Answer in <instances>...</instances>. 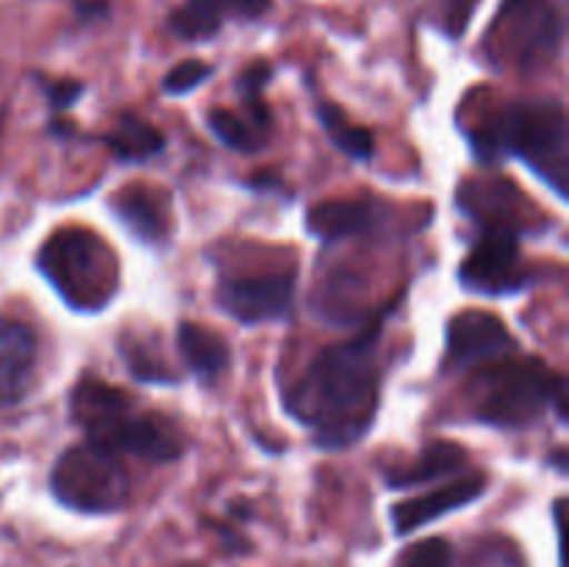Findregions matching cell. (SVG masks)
I'll return each mask as SVG.
<instances>
[{
  "instance_id": "cell-6",
  "label": "cell",
  "mask_w": 569,
  "mask_h": 567,
  "mask_svg": "<svg viewBox=\"0 0 569 567\" xmlns=\"http://www.w3.org/2000/svg\"><path fill=\"white\" fill-rule=\"evenodd\" d=\"M50 489L67 509L81 515H111L128 500V472L109 450L92 442L72 445L56 459Z\"/></svg>"
},
{
  "instance_id": "cell-5",
  "label": "cell",
  "mask_w": 569,
  "mask_h": 567,
  "mask_svg": "<svg viewBox=\"0 0 569 567\" xmlns=\"http://www.w3.org/2000/svg\"><path fill=\"white\" fill-rule=\"evenodd\" d=\"M37 267L70 309H106L120 287L117 256L89 228H61L37 256Z\"/></svg>"
},
{
  "instance_id": "cell-17",
  "label": "cell",
  "mask_w": 569,
  "mask_h": 567,
  "mask_svg": "<svg viewBox=\"0 0 569 567\" xmlns=\"http://www.w3.org/2000/svg\"><path fill=\"white\" fill-rule=\"evenodd\" d=\"M178 350H181L189 370L198 378H206V381L226 372V367L231 365L226 339L200 326V322H181V328H178Z\"/></svg>"
},
{
  "instance_id": "cell-1",
  "label": "cell",
  "mask_w": 569,
  "mask_h": 567,
  "mask_svg": "<svg viewBox=\"0 0 569 567\" xmlns=\"http://www.w3.org/2000/svg\"><path fill=\"white\" fill-rule=\"evenodd\" d=\"M378 334L381 328L372 326L326 348L289 389V415L315 434L320 448L342 450L370 431L381 387Z\"/></svg>"
},
{
  "instance_id": "cell-21",
  "label": "cell",
  "mask_w": 569,
  "mask_h": 567,
  "mask_svg": "<svg viewBox=\"0 0 569 567\" xmlns=\"http://www.w3.org/2000/svg\"><path fill=\"white\" fill-rule=\"evenodd\" d=\"M120 356L128 365V370H131L139 381H150V384L176 381V378H172V370L167 367V361L161 359L159 350L150 348L148 339H137L128 334V337L120 339Z\"/></svg>"
},
{
  "instance_id": "cell-22",
  "label": "cell",
  "mask_w": 569,
  "mask_h": 567,
  "mask_svg": "<svg viewBox=\"0 0 569 567\" xmlns=\"http://www.w3.org/2000/svg\"><path fill=\"white\" fill-rule=\"evenodd\" d=\"M209 128L222 145H228L233 150H242V153H253V150H259L267 142L264 133L256 131L244 117H239L231 109H222V106L209 111Z\"/></svg>"
},
{
  "instance_id": "cell-26",
  "label": "cell",
  "mask_w": 569,
  "mask_h": 567,
  "mask_svg": "<svg viewBox=\"0 0 569 567\" xmlns=\"http://www.w3.org/2000/svg\"><path fill=\"white\" fill-rule=\"evenodd\" d=\"M478 0H439V28L450 37H461Z\"/></svg>"
},
{
  "instance_id": "cell-7",
  "label": "cell",
  "mask_w": 569,
  "mask_h": 567,
  "mask_svg": "<svg viewBox=\"0 0 569 567\" xmlns=\"http://www.w3.org/2000/svg\"><path fill=\"white\" fill-rule=\"evenodd\" d=\"M565 20L553 0H503L489 26L487 53L500 64L537 67L559 50Z\"/></svg>"
},
{
  "instance_id": "cell-4",
  "label": "cell",
  "mask_w": 569,
  "mask_h": 567,
  "mask_svg": "<svg viewBox=\"0 0 569 567\" xmlns=\"http://www.w3.org/2000/svg\"><path fill=\"white\" fill-rule=\"evenodd\" d=\"M478 420L498 428H526L553 406L567 422V381L539 359H498L478 367L470 384Z\"/></svg>"
},
{
  "instance_id": "cell-28",
  "label": "cell",
  "mask_w": 569,
  "mask_h": 567,
  "mask_svg": "<svg viewBox=\"0 0 569 567\" xmlns=\"http://www.w3.org/2000/svg\"><path fill=\"white\" fill-rule=\"evenodd\" d=\"M76 3V11L83 17V20H100V17L109 14V3L106 0H72Z\"/></svg>"
},
{
  "instance_id": "cell-3",
  "label": "cell",
  "mask_w": 569,
  "mask_h": 567,
  "mask_svg": "<svg viewBox=\"0 0 569 567\" xmlns=\"http://www.w3.org/2000/svg\"><path fill=\"white\" fill-rule=\"evenodd\" d=\"M478 159L492 161L500 153H515L526 161L542 181L556 189L559 198L569 192V142L567 115L559 100H528L500 111L498 117L470 128Z\"/></svg>"
},
{
  "instance_id": "cell-9",
  "label": "cell",
  "mask_w": 569,
  "mask_h": 567,
  "mask_svg": "<svg viewBox=\"0 0 569 567\" xmlns=\"http://www.w3.org/2000/svg\"><path fill=\"white\" fill-rule=\"evenodd\" d=\"M217 304L244 326L281 320L295 304V272H261V276L222 278Z\"/></svg>"
},
{
  "instance_id": "cell-20",
  "label": "cell",
  "mask_w": 569,
  "mask_h": 567,
  "mask_svg": "<svg viewBox=\"0 0 569 567\" xmlns=\"http://www.w3.org/2000/svg\"><path fill=\"white\" fill-rule=\"evenodd\" d=\"M317 117H320L322 128L331 137V142L337 145L342 153L353 156V159L367 161L372 159V148H376V139L367 128L353 126V122L345 117V111H339L333 103H317Z\"/></svg>"
},
{
  "instance_id": "cell-18",
  "label": "cell",
  "mask_w": 569,
  "mask_h": 567,
  "mask_svg": "<svg viewBox=\"0 0 569 567\" xmlns=\"http://www.w3.org/2000/svg\"><path fill=\"white\" fill-rule=\"evenodd\" d=\"M465 448H459L456 442H431L420 456H417L415 465L400 467V470H389L387 484L395 489H406L415 487V484H428L437 481V478L453 476V472L465 470Z\"/></svg>"
},
{
  "instance_id": "cell-11",
  "label": "cell",
  "mask_w": 569,
  "mask_h": 567,
  "mask_svg": "<svg viewBox=\"0 0 569 567\" xmlns=\"http://www.w3.org/2000/svg\"><path fill=\"white\" fill-rule=\"evenodd\" d=\"M483 489H487V478H483L481 472H470V476H459L456 481L445 484V487L439 489H431V493L426 495L400 500L392 509L395 531H398L400 537H406V534L417 531V528L428 526V523L439 520V517L472 504L476 498H481Z\"/></svg>"
},
{
  "instance_id": "cell-14",
  "label": "cell",
  "mask_w": 569,
  "mask_h": 567,
  "mask_svg": "<svg viewBox=\"0 0 569 567\" xmlns=\"http://www.w3.org/2000/svg\"><path fill=\"white\" fill-rule=\"evenodd\" d=\"M520 192L509 181H467L459 206L478 228H506L522 233Z\"/></svg>"
},
{
  "instance_id": "cell-19",
  "label": "cell",
  "mask_w": 569,
  "mask_h": 567,
  "mask_svg": "<svg viewBox=\"0 0 569 567\" xmlns=\"http://www.w3.org/2000/svg\"><path fill=\"white\" fill-rule=\"evenodd\" d=\"M103 142L109 145L111 153L120 161H148L159 156L161 148H164V137L150 122L139 120L133 115L120 117L114 131L106 133Z\"/></svg>"
},
{
  "instance_id": "cell-10",
  "label": "cell",
  "mask_w": 569,
  "mask_h": 567,
  "mask_svg": "<svg viewBox=\"0 0 569 567\" xmlns=\"http://www.w3.org/2000/svg\"><path fill=\"white\" fill-rule=\"evenodd\" d=\"M511 348H515V339H511L503 320L481 309L461 311L448 322L445 367L465 372L472 367L492 365V361L506 359Z\"/></svg>"
},
{
  "instance_id": "cell-15",
  "label": "cell",
  "mask_w": 569,
  "mask_h": 567,
  "mask_svg": "<svg viewBox=\"0 0 569 567\" xmlns=\"http://www.w3.org/2000/svg\"><path fill=\"white\" fill-rule=\"evenodd\" d=\"M381 215L370 200H322L311 206L306 215V226L322 242H339V239L365 237L376 231Z\"/></svg>"
},
{
  "instance_id": "cell-16",
  "label": "cell",
  "mask_w": 569,
  "mask_h": 567,
  "mask_svg": "<svg viewBox=\"0 0 569 567\" xmlns=\"http://www.w3.org/2000/svg\"><path fill=\"white\" fill-rule=\"evenodd\" d=\"M111 209L120 217L122 226L142 242H159L170 231L167 220V198L150 187H126L114 192Z\"/></svg>"
},
{
  "instance_id": "cell-25",
  "label": "cell",
  "mask_w": 569,
  "mask_h": 567,
  "mask_svg": "<svg viewBox=\"0 0 569 567\" xmlns=\"http://www.w3.org/2000/svg\"><path fill=\"white\" fill-rule=\"evenodd\" d=\"M211 72L214 70H211V64H206V61H198V59L181 61V64H176L164 76V92L167 94L192 92V89H198L200 83L211 76Z\"/></svg>"
},
{
  "instance_id": "cell-27",
  "label": "cell",
  "mask_w": 569,
  "mask_h": 567,
  "mask_svg": "<svg viewBox=\"0 0 569 567\" xmlns=\"http://www.w3.org/2000/svg\"><path fill=\"white\" fill-rule=\"evenodd\" d=\"M44 94H48L50 106L59 111L70 109L72 100L83 94V83L78 81H48L44 83Z\"/></svg>"
},
{
  "instance_id": "cell-13",
  "label": "cell",
  "mask_w": 569,
  "mask_h": 567,
  "mask_svg": "<svg viewBox=\"0 0 569 567\" xmlns=\"http://www.w3.org/2000/svg\"><path fill=\"white\" fill-rule=\"evenodd\" d=\"M37 367V339L20 320L0 317V406H14L26 398Z\"/></svg>"
},
{
  "instance_id": "cell-8",
  "label": "cell",
  "mask_w": 569,
  "mask_h": 567,
  "mask_svg": "<svg viewBox=\"0 0 569 567\" xmlns=\"http://www.w3.org/2000/svg\"><path fill=\"white\" fill-rule=\"evenodd\" d=\"M459 278L470 292H520L528 281L520 256V233L506 228H481L470 256L461 265Z\"/></svg>"
},
{
  "instance_id": "cell-12",
  "label": "cell",
  "mask_w": 569,
  "mask_h": 567,
  "mask_svg": "<svg viewBox=\"0 0 569 567\" xmlns=\"http://www.w3.org/2000/svg\"><path fill=\"white\" fill-rule=\"evenodd\" d=\"M270 6V0H187L172 11L170 31L183 42H203L220 33L226 20H259Z\"/></svg>"
},
{
  "instance_id": "cell-23",
  "label": "cell",
  "mask_w": 569,
  "mask_h": 567,
  "mask_svg": "<svg viewBox=\"0 0 569 567\" xmlns=\"http://www.w3.org/2000/svg\"><path fill=\"white\" fill-rule=\"evenodd\" d=\"M456 550L448 539L428 537L400 550L395 567H453Z\"/></svg>"
},
{
  "instance_id": "cell-2",
  "label": "cell",
  "mask_w": 569,
  "mask_h": 567,
  "mask_svg": "<svg viewBox=\"0 0 569 567\" xmlns=\"http://www.w3.org/2000/svg\"><path fill=\"white\" fill-rule=\"evenodd\" d=\"M70 411L87 434V442L114 456L131 454L161 465L183 454V434L176 422L153 411H139L126 389L98 378H81L72 387Z\"/></svg>"
},
{
  "instance_id": "cell-24",
  "label": "cell",
  "mask_w": 569,
  "mask_h": 567,
  "mask_svg": "<svg viewBox=\"0 0 569 567\" xmlns=\"http://www.w3.org/2000/svg\"><path fill=\"white\" fill-rule=\"evenodd\" d=\"M465 567H526V559L511 539L487 537L472 545Z\"/></svg>"
}]
</instances>
